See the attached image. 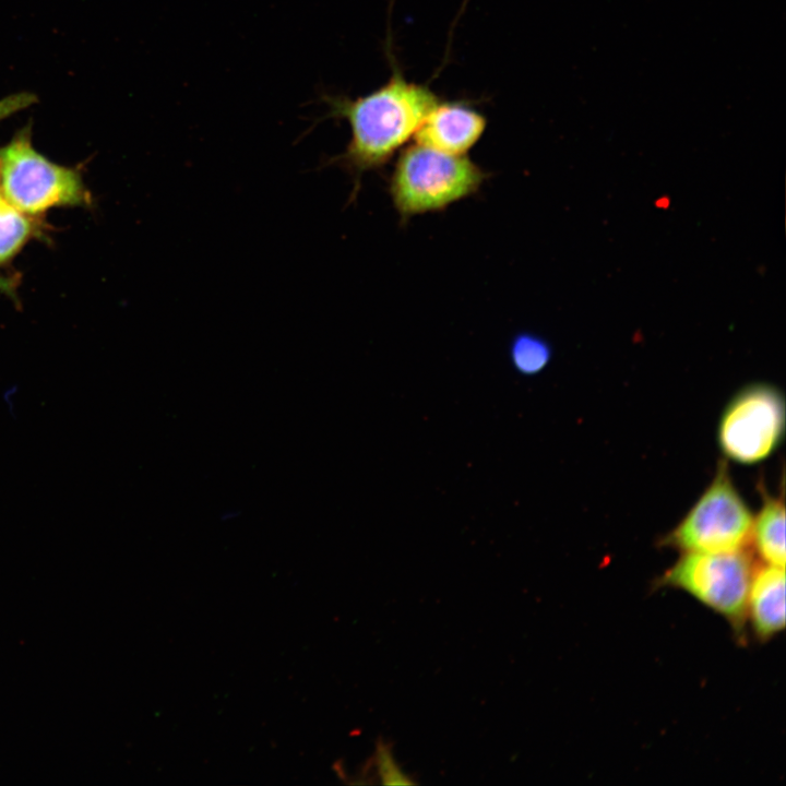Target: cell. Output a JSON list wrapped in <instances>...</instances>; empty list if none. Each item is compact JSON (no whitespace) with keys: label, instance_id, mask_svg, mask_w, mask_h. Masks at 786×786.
Listing matches in <instances>:
<instances>
[{"label":"cell","instance_id":"cell-8","mask_svg":"<svg viewBox=\"0 0 786 786\" xmlns=\"http://www.w3.org/2000/svg\"><path fill=\"white\" fill-rule=\"evenodd\" d=\"M747 615L755 635L773 638L785 628V570L765 564L753 572L747 599Z\"/></svg>","mask_w":786,"mask_h":786},{"label":"cell","instance_id":"cell-12","mask_svg":"<svg viewBox=\"0 0 786 786\" xmlns=\"http://www.w3.org/2000/svg\"><path fill=\"white\" fill-rule=\"evenodd\" d=\"M377 775L385 785H413L415 782L396 763L389 745L379 741L373 755Z\"/></svg>","mask_w":786,"mask_h":786},{"label":"cell","instance_id":"cell-5","mask_svg":"<svg viewBox=\"0 0 786 786\" xmlns=\"http://www.w3.org/2000/svg\"><path fill=\"white\" fill-rule=\"evenodd\" d=\"M785 434V397L770 383H751L726 404L717 425V444L724 456L742 465L769 458Z\"/></svg>","mask_w":786,"mask_h":786},{"label":"cell","instance_id":"cell-4","mask_svg":"<svg viewBox=\"0 0 786 786\" xmlns=\"http://www.w3.org/2000/svg\"><path fill=\"white\" fill-rule=\"evenodd\" d=\"M753 514L735 487L726 462L664 545L683 552H728L751 541Z\"/></svg>","mask_w":786,"mask_h":786},{"label":"cell","instance_id":"cell-13","mask_svg":"<svg viewBox=\"0 0 786 786\" xmlns=\"http://www.w3.org/2000/svg\"><path fill=\"white\" fill-rule=\"evenodd\" d=\"M36 102V95L29 92H20L0 99V120L20 112Z\"/></svg>","mask_w":786,"mask_h":786},{"label":"cell","instance_id":"cell-2","mask_svg":"<svg viewBox=\"0 0 786 786\" xmlns=\"http://www.w3.org/2000/svg\"><path fill=\"white\" fill-rule=\"evenodd\" d=\"M487 174L465 155L415 143L400 153L390 194L403 219L442 211L475 193Z\"/></svg>","mask_w":786,"mask_h":786},{"label":"cell","instance_id":"cell-10","mask_svg":"<svg viewBox=\"0 0 786 786\" xmlns=\"http://www.w3.org/2000/svg\"><path fill=\"white\" fill-rule=\"evenodd\" d=\"M509 355L516 372L523 376H535L549 365L552 348L549 342L541 336L522 332L511 341Z\"/></svg>","mask_w":786,"mask_h":786},{"label":"cell","instance_id":"cell-11","mask_svg":"<svg viewBox=\"0 0 786 786\" xmlns=\"http://www.w3.org/2000/svg\"><path fill=\"white\" fill-rule=\"evenodd\" d=\"M28 216L0 193V265L10 260L33 234L34 226Z\"/></svg>","mask_w":786,"mask_h":786},{"label":"cell","instance_id":"cell-9","mask_svg":"<svg viewBox=\"0 0 786 786\" xmlns=\"http://www.w3.org/2000/svg\"><path fill=\"white\" fill-rule=\"evenodd\" d=\"M751 541L765 564L785 568V507L783 499L764 496L753 519Z\"/></svg>","mask_w":786,"mask_h":786},{"label":"cell","instance_id":"cell-3","mask_svg":"<svg viewBox=\"0 0 786 786\" xmlns=\"http://www.w3.org/2000/svg\"><path fill=\"white\" fill-rule=\"evenodd\" d=\"M0 193L27 215L87 201L81 175L38 153L27 129L0 147Z\"/></svg>","mask_w":786,"mask_h":786},{"label":"cell","instance_id":"cell-6","mask_svg":"<svg viewBox=\"0 0 786 786\" xmlns=\"http://www.w3.org/2000/svg\"><path fill=\"white\" fill-rule=\"evenodd\" d=\"M752 560L745 550L683 552L660 579L679 588L735 627L747 616V599L753 575Z\"/></svg>","mask_w":786,"mask_h":786},{"label":"cell","instance_id":"cell-7","mask_svg":"<svg viewBox=\"0 0 786 786\" xmlns=\"http://www.w3.org/2000/svg\"><path fill=\"white\" fill-rule=\"evenodd\" d=\"M486 117L464 102H440L428 111L414 139L448 154L465 155L483 136Z\"/></svg>","mask_w":786,"mask_h":786},{"label":"cell","instance_id":"cell-1","mask_svg":"<svg viewBox=\"0 0 786 786\" xmlns=\"http://www.w3.org/2000/svg\"><path fill=\"white\" fill-rule=\"evenodd\" d=\"M326 118L346 120L350 139L343 153L329 159L357 182L365 171L388 163L416 133L428 111L439 100L426 85L406 80L394 69L383 85L371 93L349 98L323 93Z\"/></svg>","mask_w":786,"mask_h":786}]
</instances>
